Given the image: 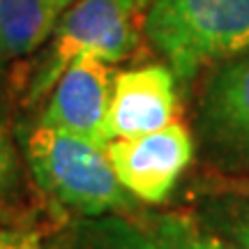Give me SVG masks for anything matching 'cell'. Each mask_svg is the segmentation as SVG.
<instances>
[{
  "label": "cell",
  "mask_w": 249,
  "mask_h": 249,
  "mask_svg": "<svg viewBox=\"0 0 249 249\" xmlns=\"http://www.w3.org/2000/svg\"><path fill=\"white\" fill-rule=\"evenodd\" d=\"M107 155L120 185L139 203L160 205L194 157V139L187 124L173 120L157 132L108 141Z\"/></svg>",
  "instance_id": "cell-5"
},
{
  "label": "cell",
  "mask_w": 249,
  "mask_h": 249,
  "mask_svg": "<svg viewBox=\"0 0 249 249\" xmlns=\"http://www.w3.org/2000/svg\"><path fill=\"white\" fill-rule=\"evenodd\" d=\"M0 249H49L42 231L37 229H14L0 226Z\"/></svg>",
  "instance_id": "cell-13"
},
{
  "label": "cell",
  "mask_w": 249,
  "mask_h": 249,
  "mask_svg": "<svg viewBox=\"0 0 249 249\" xmlns=\"http://www.w3.org/2000/svg\"><path fill=\"white\" fill-rule=\"evenodd\" d=\"M196 134L217 169L249 173V49L222 60L205 79Z\"/></svg>",
  "instance_id": "cell-4"
},
{
  "label": "cell",
  "mask_w": 249,
  "mask_h": 249,
  "mask_svg": "<svg viewBox=\"0 0 249 249\" xmlns=\"http://www.w3.org/2000/svg\"><path fill=\"white\" fill-rule=\"evenodd\" d=\"M150 0H76L65 9L51 37L42 65L37 67L28 99L51 92L55 81L81 55L104 62H120L139 44L136 18Z\"/></svg>",
  "instance_id": "cell-3"
},
{
  "label": "cell",
  "mask_w": 249,
  "mask_h": 249,
  "mask_svg": "<svg viewBox=\"0 0 249 249\" xmlns=\"http://www.w3.org/2000/svg\"><path fill=\"white\" fill-rule=\"evenodd\" d=\"M132 217H136L164 249H235L201 222V217L189 213H150L139 208Z\"/></svg>",
  "instance_id": "cell-11"
},
{
  "label": "cell",
  "mask_w": 249,
  "mask_h": 249,
  "mask_svg": "<svg viewBox=\"0 0 249 249\" xmlns=\"http://www.w3.org/2000/svg\"><path fill=\"white\" fill-rule=\"evenodd\" d=\"M169 65H143L113 76L107 139H132L176 120L178 88Z\"/></svg>",
  "instance_id": "cell-7"
},
{
  "label": "cell",
  "mask_w": 249,
  "mask_h": 249,
  "mask_svg": "<svg viewBox=\"0 0 249 249\" xmlns=\"http://www.w3.org/2000/svg\"><path fill=\"white\" fill-rule=\"evenodd\" d=\"M49 249H164L132 214L65 217L46 238Z\"/></svg>",
  "instance_id": "cell-8"
},
{
  "label": "cell",
  "mask_w": 249,
  "mask_h": 249,
  "mask_svg": "<svg viewBox=\"0 0 249 249\" xmlns=\"http://www.w3.org/2000/svg\"><path fill=\"white\" fill-rule=\"evenodd\" d=\"M5 60H7V53H5V46H2V33H0V67L5 65Z\"/></svg>",
  "instance_id": "cell-14"
},
{
  "label": "cell",
  "mask_w": 249,
  "mask_h": 249,
  "mask_svg": "<svg viewBox=\"0 0 249 249\" xmlns=\"http://www.w3.org/2000/svg\"><path fill=\"white\" fill-rule=\"evenodd\" d=\"M67 7L65 0H0V33L7 58L28 55L44 44Z\"/></svg>",
  "instance_id": "cell-9"
},
{
  "label": "cell",
  "mask_w": 249,
  "mask_h": 249,
  "mask_svg": "<svg viewBox=\"0 0 249 249\" xmlns=\"http://www.w3.org/2000/svg\"><path fill=\"white\" fill-rule=\"evenodd\" d=\"M21 150L35 187L70 217L132 214L141 203L118 180L107 145L44 123L21 129Z\"/></svg>",
  "instance_id": "cell-1"
},
{
  "label": "cell",
  "mask_w": 249,
  "mask_h": 249,
  "mask_svg": "<svg viewBox=\"0 0 249 249\" xmlns=\"http://www.w3.org/2000/svg\"><path fill=\"white\" fill-rule=\"evenodd\" d=\"M26 157L0 116V226L37 229L39 201L26 180ZM39 231V229H37Z\"/></svg>",
  "instance_id": "cell-10"
},
{
  "label": "cell",
  "mask_w": 249,
  "mask_h": 249,
  "mask_svg": "<svg viewBox=\"0 0 249 249\" xmlns=\"http://www.w3.org/2000/svg\"><path fill=\"white\" fill-rule=\"evenodd\" d=\"M201 222H205L235 249H249V198L214 203Z\"/></svg>",
  "instance_id": "cell-12"
},
{
  "label": "cell",
  "mask_w": 249,
  "mask_h": 249,
  "mask_svg": "<svg viewBox=\"0 0 249 249\" xmlns=\"http://www.w3.org/2000/svg\"><path fill=\"white\" fill-rule=\"evenodd\" d=\"M145 35L182 83L249 49V0H150Z\"/></svg>",
  "instance_id": "cell-2"
},
{
  "label": "cell",
  "mask_w": 249,
  "mask_h": 249,
  "mask_svg": "<svg viewBox=\"0 0 249 249\" xmlns=\"http://www.w3.org/2000/svg\"><path fill=\"white\" fill-rule=\"evenodd\" d=\"M111 88L113 74L108 70V62L81 55L55 81L39 123L107 145Z\"/></svg>",
  "instance_id": "cell-6"
},
{
  "label": "cell",
  "mask_w": 249,
  "mask_h": 249,
  "mask_svg": "<svg viewBox=\"0 0 249 249\" xmlns=\"http://www.w3.org/2000/svg\"><path fill=\"white\" fill-rule=\"evenodd\" d=\"M65 2H67V5H70V7H71V5H74V2H76V0H65Z\"/></svg>",
  "instance_id": "cell-15"
}]
</instances>
